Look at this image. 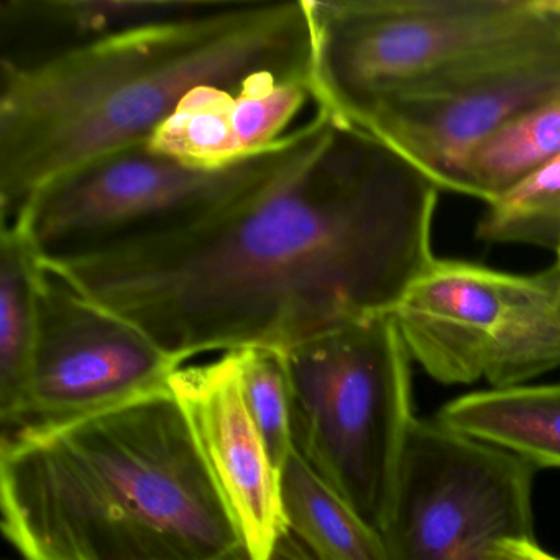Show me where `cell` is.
I'll return each instance as SVG.
<instances>
[{
	"instance_id": "9a60e30c",
	"label": "cell",
	"mask_w": 560,
	"mask_h": 560,
	"mask_svg": "<svg viewBox=\"0 0 560 560\" xmlns=\"http://www.w3.org/2000/svg\"><path fill=\"white\" fill-rule=\"evenodd\" d=\"M45 270L18 225L0 232V422L8 431L19 418L34 359L38 298Z\"/></svg>"
},
{
	"instance_id": "5bb4252c",
	"label": "cell",
	"mask_w": 560,
	"mask_h": 560,
	"mask_svg": "<svg viewBox=\"0 0 560 560\" xmlns=\"http://www.w3.org/2000/svg\"><path fill=\"white\" fill-rule=\"evenodd\" d=\"M435 419L534 468H560V383L468 393L442 406Z\"/></svg>"
},
{
	"instance_id": "7c38bea8",
	"label": "cell",
	"mask_w": 560,
	"mask_h": 560,
	"mask_svg": "<svg viewBox=\"0 0 560 560\" xmlns=\"http://www.w3.org/2000/svg\"><path fill=\"white\" fill-rule=\"evenodd\" d=\"M307 101H314L307 77L264 73L238 90L199 88L156 129L149 147L196 168H225L275 149Z\"/></svg>"
},
{
	"instance_id": "ac0fdd59",
	"label": "cell",
	"mask_w": 560,
	"mask_h": 560,
	"mask_svg": "<svg viewBox=\"0 0 560 560\" xmlns=\"http://www.w3.org/2000/svg\"><path fill=\"white\" fill-rule=\"evenodd\" d=\"M477 237L490 244H521L559 252L560 155L487 205Z\"/></svg>"
},
{
	"instance_id": "7402d4cb",
	"label": "cell",
	"mask_w": 560,
	"mask_h": 560,
	"mask_svg": "<svg viewBox=\"0 0 560 560\" xmlns=\"http://www.w3.org/2000/svg\"><path fill=\"white\" fill-rule=\"evenodd\" d=\"M552 2H553V5H556V8L560 9V0H552Z\"/></svg>"
},
{
	"instance_id": "9c48e42d",
	"label": "cell",
	"mask_w": 560,
	"mask_h": 560,
	"mask_svg": "<svg viewBox=\"0 0 560 560\" xmlns=\"http://www.w3.org/2000/svg\"><path fill=\"white\" fill-rule=\"evenodd\" d=\"M556 101L560 19L511 50L385 101L357 127L401 153L439 189L454 192L475 149L517 117Z\"/></svg>"
},
{
	"instance_id": "5b68a950",
	"label": "cell",
	"mask_w": 560,
	"mask_h": 560,
	"mask_svg": "<svg viewBox=\"0 0 560 560\" xmlns=\"http://www.w3.org/2000/svg\"><path fill=\"white\" fill-rule=\"evenodd\" d=\"M283 355L293 451L380 534L416 419L412 359L395 317L343 324Z\"/></svg>"
},
{
	"instance_id": "8fae6325",
	"label": "cell",
	"mask_w": 560,
	"mask_h": 560,
	"mask_svg": "<svg viewBox=\"0 0 560 560\" xmlns=\"http://www.w3.org/2000/svg\"><path fill=\"white\" fill-rule=\"evenodd\" d=\"M202 458L255 560H270L288 533L281 471L252 419L237 353L205 365L179 366L170 380Z\"/></svg>"
},
{
	"instance_id": "6da1fadb",
	"label": "cell",
	"mask_w": 560,
	"mask_h": 560,
	"mask_svg": "<svg viewBox=\"0 0 560 560\" xmlns=\"http://www.w3.org/2000/svg\"><path fill=\"white\" fill-rule=\"evenodd\" d=\"M439 191L378 137L317 109L280 162L225 201L44 267L178 365L287 352L396 310L435 260Z\"/></svg>"
},
{
	"instance_id": "7a4b0ae2",
	"label": "cell",
	"mask_w": 560,
	"mask_h": 560,
	"mask_svg": "<svg viewBox=\"0 0 560 560\" xmlns=\"http://www.w3.org/2000/svg\"><path fill=\"white\" fill-rule=\"evenodd\" d=\"M264 73L311 78L307 0H218L32 63H0L2 224L51 179L149 143L192 91L238 90Z\"/></svg>"
},
{
	"instance_id": "3957f363",
	"label": "cell",
	"mask_w": 560,
	"mask_h": 560,
	"mask_svg": "<svg viewBox=\"0 0 560 560\" xmlns=\"http://www.w3.org/2000/svg\"><path fill=\"white\" fill-rule=\"evenodd\" d=\"M0 506L24 560H209L242 542L172 388L2 435Z\"/></svg>"
},
{
	"instance_id": "ba28073f",
	"label": "cell",
	"mask_w": 560,
	"mask_h": 560,
	"mask_svg": "<svg viewBox=\"0 0 560 560\" xmlns=\"http://www.w3.org/2000/svg\"><path fill=\"white\" fill-rule=\"evenodd\" d=\"M288 142L218 170L186 165L149 143L127 147L51 179L8 225L27 235L42 264L67 260L225 201L273 168Z\"/></svg>"
},
{
	"instance_id": "603a6c76",
	"label": "cell",
	"mask_w": 560,
	"mask_h": 560,
	"mask_svg": "<svg viewBox=\"0 0 560 560\" xmlns=\"http://www.w3.org/2000/svg\"><path fill=\"white\" fill-rule=\"evenodd\" d=\"M556 255H557V258H559V260H560V248H559V252H557Z\"/></svg>"
},
{
	"instance_id": "4fadbf2b",
	"label": "cell",
	"mask_w": 560,
	"mask_h": 560,
	"mask_svg": "<svg viewBox=\"0 0 560 560\" xmlns=\"http://www.w3.org/2000/svg\"><path fill=\"white\" fill-rule=\"evenodd\" d=\"M218 0H2L0 63H32L143 25L176 21Z\"/></svg>"
},
{
	"instance_id": "52a82bcc",
	"label": "cell",
	"mask_w": 560,
	"mask_h": 560,
	"mask_svg": "<svg viewBox=\"0 0 560 560\" xmlns=\"http://www.w3.org/2000/svg\"><path fill=\"white\" fill-rule=\"evenodd\" d=\"M523 458L415 419L380 530L389 560H494L534 539L533 477Z\"/></svg>"
},
{
	"instance_id": "44dd1931",
	"label": "cell",
	"mask_w": 560,
	"mask_h": 560,
	"mask_svg": "<svg viewBox=\"0 0 560 560\" xmlns=\"http://www.w3.org/2000/svg\"><path fill=\"white\" fill-rule=\"evenodd\" d=\"M494 560H560L544 550L536 539L510 540L498 549Z\"/></svg>"
},
{
	"instance_id": "ffe728a7",
	"label": "cell",
	"mask_w": 560,
	"mask_h": 560,
	"mask_svg": "<svg viewBox=\"0 0 560 560\" xmlns=\"http://www.w3.org/2000/svg\"><path fill=\"white\" fill-rule=\"evenodd\" d=\"M209 560H255L252 553L248 552L247 546L244 542H238L237 546L231 547L225 552L219 553V556L212 557ZM270 560H317L313 556L310 549L294 536L291 530H288L280 542H278L277 549H275L273 556Z\"/></svg>"
},
{
	"instance_id": "8992f818",
	"label": "cell",
	"mask_w": 560,
	"mask_h": 560,
	"mask_svg": "<svg viewBox=\"0 0 560 560\" xmlns=\"http://www.w3.org/2000/svg\"><path fill=\"white\" fill-rule=\"evenodd\" d=\"M392 316L438 382L524 385L560 366V260L516 275L435 258Z\"/></svg>"
},
{
	"instance_id": "e0dca14e",
	"label": "cell",
	"mask_w": 560,
	"mask_h": 560,
	"mask_svg": "<svg viewBox=\"0 0 560 560\" xmlns=\"http://www.w3.org/2000/svg\"><path fill=\"white\" fill-rule=\"evenodd\" d=\"M560 155V101L517 117L465 160L454 192L491 205Z\"/></svg>"
},
{
	"instance_id": "2e32d148",
	"label": "cell",
	"mask_w": 560,
	"mask_h": 560,
	"mask_svg": "<svg viewBox=\"0 0 560 560\" xmlns=\"http://www.w3.org/2000/svg\"><path fill=\"white\" fill-rule=\"evenodd\" d=\"M288 530L317 560H389L382 536L293 451L281 470Z\"/></svg>"
},
{
	"instance_id": "d6986e66",
	"label": "cell",
	"mask_w": 560,
	"mask_h": 560,
	"mask_svg": "<svg viewBox=\"0 0 560 560\" xmlns=\"http://www.w3.org/2000/svg\"><path fill=\"white\" fill-rule=\"evenodd\" d=\"M235 353L248 411L281 471L293 454L291 383L283 352L254 347Z\"/></svg>"
},
{
	"instance_id": "277c9868",
	"label": "cell",
	"mask_w": 560,
	"mask_h": 560,
	"mask_svg": "<svg viewBox=\"0 0 560 560\" xmlns=\"http://www.w3.org/2000/svg\"><path fill=\"white\" fill-rule=\"evenodd\" d=\"M307 9L314 103L353 126L560 19L550 0H307Z\"/></svg>"
},
{
	"instance_id": "30bf717a",
	"label": "cell",
	"mask_w": 560,
	"mask_h": 560,
	"mask_svg": "<svg viewBox=\"0 0 560 560\" xmlns=\"http://www.w3.org/2000/svg\"><path fill=\"white\" fill-rule=\"evenodd\" d=\"M179 366L136 326L47 270L27 395L2 435L54 428L170 388Z\"/></svg>"
}]
</instances>
